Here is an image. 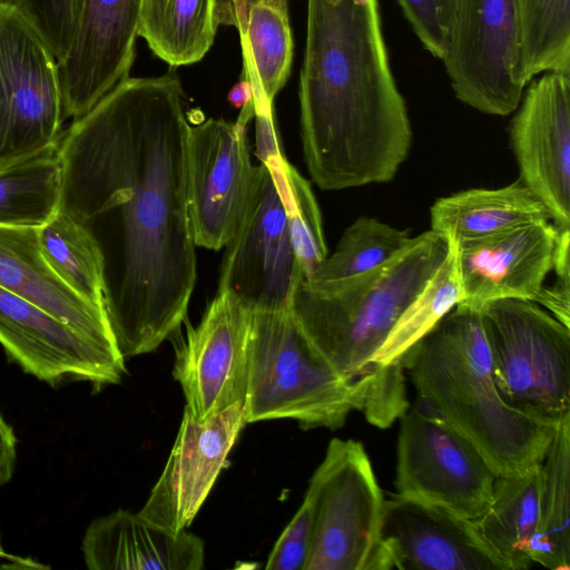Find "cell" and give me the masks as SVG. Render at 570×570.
<instances>
[{
	"mask_svg": "<svg viewBox=\"0 0 570 570\" xmlns=\"http://www.w3.org/2000/svg\"><path fill=\"white\" fill-rule=\"evenodd\" d=\"M189 125L175 71L128 77L73 119L56 147L59 209L99 247L105 308L125 360L178 333L195 287Z\"/></svg>",
	"mask_w": 570,
	"mask_h": 570,
	"instance_id": "1",
	"label": "cell"
},
{
	"mask_svg": "<svg viewBox=\"0 0 570 570\" xmlns=\"http://www.w3.org/2000/svg\"><path fill=\"white\" fill-rule=\"evenodd\" d=\"M298 95L304 159L321 189L394 178L412 129L379 0H307Z\"/></svg>",
	"mask_w": 570,
	"mask_h": 570,
	"instance_id": "2",
	"label": "cell"
},
{
	"mask_svg": "<svg viewBox=\"0 0 570 570\" xmlns=\"http://www.w3.org/2000/svg\"><path fill=\"white\" fill-rule=\"evenodd\" d=\"M419 400L469 440L497 476L540 464L558 423L507 404L479 311L456 305L404 355Z\"/></svg>",
	"mask_w": 570,
	"mask_h": 570,
	"instance_id": "3",
	"label": "cell"
},
{
	"mask_svg": "<svg viewBox=\"0 0 570 570\" xmlns=\"http://www.w3.org/2000/svg\"><path fill=\"white\" fill-rule=\"evenodd\" d=\"M450 237L433 229L411 237L382 266L345 279L302 281L291 311L321 354L345 379L376 374L372 364L390 331L445 261Z\"/></svg>",
	"mask_w": 570,
	"mask_h": 570,
	"instance_id": "4",
	"label": "cell"
},
{
	"mask_svg": "<svg viewBox=\"0 0 570 570\" xmlns=\"http://www.w3.org/2000/svg\"><path fill=\"white\" fill-rule=\"evenodd\" d=\"M377 373L347 380L315 347L291 309L250 311L247 423L289 419L302 429H338L352 411L363 410Z\"/></svg>",
	"mask_w": 570,
	"mask_h": 570,
	"instance_id": "5",
	"label": "cell"
},
{
	"mask_svg": "<svg viewBox=\"0 0 570 570\" xmlns=\"http://www.w3.org/2000/svg\"><path fill=\"white\" fill-rule=\"evenodd\" d=\"M479 313L502 400L554 423L570 414V327L525 299H497Z\"/></svg>",
	"mask_w": 570,
	"mask_h": 570,
	"instance_id": "6",
	"label": "cell"
},
{
	"mask_svg": "<svg viewBox=\"0 0 570 570\" xmlns=\"http://www.w3.org/2000/svg\"><path fill=\"white\" fill-rule=\"evenodd\" d=\"M314 528L304 570H390L384 497L361 442L333 439L309 480Z\"/></svg>",
	"mask_w": 570,
	"mask_h": 570,
	"instance_id": "7",
	"label": "cell"
},
{
	"mask_svg": "<svg viewBox=\"0 0 570 570\" xmlns=\"http://www.w3.org/2000/svg\"><path fill=\"white\" fill-rule=\"evenodd\" d=\"M59 62L12 2L0 4V170L57 146L65 121Z\"/></svg>",
	"mask_w": 570,
	"mask_h": 570,
	"instance_id": "8",
	"label": "cell"
},
{
	"mask_svg": "<svg viewBox=\"0 0 570 570\" xmlns=\"http://www.w3.org/2000/svg\"><path fill=\"white\" fill-rule=\"evenodd\" d=\"M441 60L460 101L487 115L515 111L527 87L517 1L456 0Z\"/></svg>",
	"mask_w": 570,
	"mask_h": 570,
	"instance_id": "9",
	"label": "cell"
},
{
	"mask_svg": "<svg viewBox=\"0 0 570 570\" xmlns=\"http://www.w3.org/2000/svg\"><path fill=\"white\" fill-rule=\"evenodd\" d=\"M400 420L397 493L479 519L497 475L476 448L420 400Z\"/></svg>",
	"mask_w": 570,
	"mask_h": 570,
	"instance_id": "10",
	"label": "cell"
},
{
	"mask_svg": "<svg viewBox=\"0 0 570 570\" xmlns=\"http://www.w3.org/2000/svg\"><path fill=\"white\" fill-rule=\"evenodd\" d=\"M254 114L250 101L235 122L208 118L189 125L188 216L196 246L213 250L225 247L243 220L257 175L246 136Z\"/></svg>",
	"mask_w": 570,
	"mask_h": 570,
	"instance_id": "11",
	"label": "cell"
},
{
	"mask_svg": "<svg viewBox=\"0 0 570 570\" xmlns=\"http://www.w3.org/2000/svg\"><path fill=\"white\" fill-rule=\"evenodd\" d=\"M225 247L218 293L233 295L249 311L291 309L294 294L305 278L283 197L266 161L257 166L249 205Z\"/></svg>",
	"mask_w": 570,
	"mask_h": 570,
	"instance_id": "12",
	"label": "cell"
},
{
	"mask_svg": "<svg viewBox=\"0 0 570 570\" xmlns=\"http://www.w3.org/2000/svg\"><path fill=\"white\" fill-rule=\"evenodd\" d=\"M249 315L236 297L217 292L198 325H188L176 346L173 376L183 390L185 409L196 421L244 402Z\"/></svg>",
	"mask_w": 570,
	"mask_h": 570,
	"instance_id": "13",
	"label": "cell"
},
{
	"mask_svg": "<svg viewBox=\"0 0 570 570\" xmlns=\"http://www.w3.org/2000/svg\"><path fill=\"white\" fill-rule=\"evenodd\" d=\"M0 345L23 372L49 384H117L125 357L81 335L26 298L0 287Z\"/></svg>",
	"mask_w": 570,
	"mask_h": 570,
	"instance_id": "14",
	"label": "cell"
},
{
	"mask_svg": "<svg viewBox=\"0 0 570 570\" xmlns=\"http://www.w3.org/2000/svg\"><path fill=\"white\" fill-rule=\"evenodd\" d=\"M515 110L509 132L520 180L559 230L570 229V72L531 80Z\"/></svg>",
	"mask_w": 570,
	"mask_h": 570,
	"instance_id": "15",
	"label": "cell"
},
{
	"mask_svg": "<svg viewBox=\"0 0 570 570\" xmlns=\"http://www.w3.org/2000/svg\"><path fill=\"white\" fill-rule=\"evenodd\" d=\"M246 424L244 402L204 422L196 421L184 409L168 460L139 514L170 532L186 530L210 493Z\"/></svg>",
	"mask_w": 570,
	"mask_h": 570,
	"instance_id": "16",
	"label": "cell"
},
{
	"mask_svg": "<svg viewBox=\"0 0 570 570\" xmlns=\"http://www.w3.org/2000/svg\"><path fill=\"white\" fill-rule=\"evenodd\" d=\"M558 235L548 220L472 238L450 236L461 288L458 305L480 311L503 298L534 302L553 268Z\"/></svg>",
	"mask_w": 570,
	"mask_h": 570,
	"instance_id": "17",
	"label": "cell"
},
{
	"mask_svg": "<svg viewBox=\"0 0 570 570\" xmlns=\"http://www.w3.org/2000/svg\"><path fill=\"white\" fill-rule=\"evenodd\" d=\"M142 0H82L76 32L59 63L65 118L87 114L129 77Z\"/></svg>",
	"mask_w": 570,
	"mask_h": 570,
	"instance_id": "18",
	"label": "cell"
},
{
	"mask_svg": "<svg viewBox=\"0 0 570 570\" xmlns=\"http://www.w3.org/2000/svg\"><path fill=\"white\" fill-rule=\"evenodd\" d=\"M381 537L390 570H511L473 520L399 493L384 500Z\"/></svg>",
	"mask_w": 570,
	"mask_h": 570,
	"instance_id": "19",
	"label": "cell"
},
{
	"mask_svg": "<svg viewBox=\"0 0 570 570\" xmlns=\"http://www.w3.org/2000/svg\"><path fill=\"white\" fill-rule=\"evenodd\" d=\"M0 287L97 344L120 352L105 306L78 295L51 269L40 248L38 228L0 225Z\"/></svg>",
	"mask_w": 570,
	"mask_h": 570,
	"instance_id": "20",
	"label": "cell"
},
{
	"mask_svg": "<svg viewBox=\"0 0 570 570\" xmlns=\"http://www.w3.org/2000/svg\"><path fill=\"white\" fill-rule=\"evenodd\" d=\"M81 550L90 570H200L205 562L198 535L170 532L124 509L94 520Z\"/></svg>",
	"mask_w": 570,
	"mask_h": 570,
	"instance_id": "21",
	"label": "cell"
},
{
	"mask_svg": "<svg viewBox=\"0 0 570 570\" xmlns=\"http://www.w3.org/2000/svg\"><path fill=\"white\" fill-rule=\"evenodd\" d=\"M216 21L238 31L243 77L250 81L253 97L273 104L293 61L288 0H217Z\"/></svg>",
	"mask_w": 570,
	"mask_h": 570,
	"instance_id": "22",
	"label": "cell"
},
{
	"mask_svg": "<svg viewBox=\"0 0 570 570\" xmlns=\"http://www.w3.org/2000/svg\"><path fill=\"white\" fill-rule=\"evenodd\" d=\"M430 216L431 229L454 239L551 219L542 202L520 179L502 188H474L439 198Z\"/></svg>",
	"mask_w": 570,
	"mask_h": 570,
	"instance_id": "23",
	"label": "cell"
},
{
	"mask_svg": "<svg viewBox=\"0 0 570 570\" xmlns=\"http://www.w3.org/2000/svg\"><path fill=\"white\" fill-rule=\"evenodd\" d=\"M541 463L514 475L495 478L485 512L474 521L481 538L511 570L532 566L530 549L540 518Z\"/></svg>",
	"mask_w": 570,
	"mask_h": 570,
	"instance_id": "24",
	"label": "cell"
},
{
	"mask_svg": "<svg viewBox=\"0 0 570 570\" xmlns=\"http://www.w3.org/2000/svg\"><path fill=\"white\" fill-rule=\"evenodd\" d=\"M217 0H142L138 37L170 67L202 60L213 46Z\"/></svg>",
	"mask_w": 570,
	"mask_h": 570,
	"instance_id": "25",
	"label": "cell"
},
{
	"mask_svg": "<svg viewBox=\"0 0 570 570\" xmlns=\"http://www.w3.org/2000/svg\"><path fill=\"white\" fill-rule=\"evenodd\" d=\"M570 414L557 425L541 462L540 518L530 559L552 570L570 568Z\"/></svg>",
	"mask_w": 570,
	"mask_h": 570,
	"instance_id": "26",
	"label": "cell"
},
{
	"mask_svg": "<svg viewBox=\"0 0 570 570\" xmlns=\"http://www.w3.org/2000/svg\"><path fill=\"white\" fill-rule=\"evenodd\" d=\"M56 147L0 170L1 226L39 228L58 212L61 165Z\"/></svg>",
	"mask_w": 570,
	"mask_h": 570,
	"instance_id": "27",
	"label": "cell"
},
{
	"mask_svg": "<svg viewBox=\"0 0 570 570\" xmlns=\"http://www.w3.org/2000/svg\"><path fill=\"white\" fill-rule=\"evenodd\" d=\"M42 255L51 269L78 295L105 306L104 261L90 233L58 212L38 228Z\"/></svg>",
	"mask_w": 570,
	"mask_h": 570,
	"instance_id": "28",
	"label": "cell"
},
{
	"mask_svg": "<svg viewBox=\"0 0 570 570\" xmlns=\"http://www.w3.org/2000/svg\"><path fill=\"white\" fill-rule=\"evenodd\" d=\"M450 240L445 261L399 317L374 353L372 364L385 366L403 361L405 353L459 304L461 288L451 237Z\"/></svg>",
	"mask_w": 570,
	"mask_h": 570,
	"instance_id": "29",
	"label": "cell"
},
{
	"mask_svg": "<svg viewBox=\"0 0 570 570\" xmlns=\"http://www.w3.org/2000/svg\"><path fill=\"white\" fill-rule=\"evenodd\" d=\"M520 23L522 72H570V0H515Z\"/></svg>",
	"mask_w": 570,
	"mask_h": 570,
	"instance_id": "30",
	"label": "cell"
},
{
	"mask_svg": "<svg viewBox=\"0 0 570 570\" xmlns=\"http://www.w3.org/2000/svg\"><path fill=\"white\" fill-rule=\"evenodd\" d=\"M410 239L409 230L360 217L344 230L334 253L309 281H338L368 273L390 261Z\"/></svg>",
	"mask_w": 570,
	"mask_h": 570,
	"instance_id": "31",
	"label": "cell"
},
{
	"mask_svg": "<svg viewBox=\"0 0 570 570\" xmlns=\"http://www.w3.org/2000/svg\"><path fill=\"white\" fill-rule=\"evenodd\" d=\"M278 184L285 205L292 243L305 281L312 279L327 256L322 218L311 184L282 154L265 160Z\"/></svg>",
	"mask_w": 570,
	"mask_h": 570,
	"instance_id": "32",
	"label": "cell"
},
{
	"mask_svg": "<svg viewBox=\"0 0 570 570\" xmlns=\"http://www.w3.org/2000/svg\"><path fill=\"white\" fill-rule=\"evenodd\" d=\"M43 38L60 63L69 52L82 0H11Z\"/></svg>",
	"mask_w": 570,
	"mask_h": 570,
	"instance_id": "33",
	"label": "cell"
},
{
	"mask_svg": "<svg viewBox=\"0 0 570 570\" xmlns=\"http://www.w3.org/2000/svg\"><path fill=\"white\" fill-rule=\"evenodd\" d=\"M396 1L422 47L441 60L448 48L456 0Z\"/></svg>",
	"mask_w": 570,
	"mask_h": 570,
	"instance_id": "34",
	"label": "cell"
},
{
	"mask_svg": "<svg viewBox=\"0 0 570 570\" xmlns=\"http://www.w3.org/2000/svg\"><path fill=\"white\" fill-rule=\"evenodd\" d=\"M313 528V503L305 494L301 507L271 551L265 569L304 570L311 550Z\"/></svg>",
	"mask_w": 570,
	"mask_h": 570,
	"instance_id": "35",
	"label": "cell"
},
{
	"mask_svg": "<svg viewBox=\"0 0 570 570\" xmlns=\"http://www.w3.org/2000/svg\"><path fill=\"white\" fill-rule=\"evenodd\" d=\"M534 303L548 308L557 320L570 327V275H557L551 286H542Z\"/></svg>",
	"mask_w": 570,
	"mask_h": 570,
	"instance_id": "36",
	"label": "cell"
},
{
	"mask_svg": "<svg viewBox=\"0 0 570 570\" xmlns=\"http://www.w3.org/2000/svg\"><path fill=\"white\" fill-rule=\"evenodd\" d=\"M17 460V438L0 412V484L11 480Z\"/></svg>",
	"mask_w": 570,
	"mask_h": 570,
	"instance_id": "37",
	"label": "cell"
},
{
	"mask_svg": "<svg viewBox=\"0 0 570 570\" xmlns=\"http://www.w3.org/2000/svg\"><path fill=\"white\" fill-rule=\"evenodd\" d=\"M228 102L234 107L242 109L244 106L253 101V87L247 78H242L227 95Z\"/></svg>",
	"mask_w": 570,
	"mask_h": 570,
	"instance_id": "38",
	"label": "cell"
},
{
	"mask_svg": "<svg viewBox=\"0 0 570 570\" xmlns=\"http://www.w3.org/2000/svg\"><path fill=\"white\" fill-rule=\"evenodd\" d=\"M3 556H4V551H3L1 542H0V557H3Z\"/></svg>",
	"mask_w": 570,
	"mask_h": 570,
	"instance_id": "39",
	"label": "cell"
},
{
	"mask_svg": "<svg viewBox=\"0 0 570 570\" xmlns=\"http://www.w3.org/2000/svg\"><path fill=\"white\" fill-rule=\"evenodd\" d=\"M4 2H11V0H0V4Z\"/></svg>",
	"mask_w": 570,
	"mask_h": 570,
	"instance_id": "40",
	"label": "cell"
}]
</instances>
